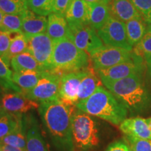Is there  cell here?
<instances>
[{"mask_svg":"<svg viewBox=\"0 0 151 151\" xmlns=\"http://www.w3.org/2000/svg\"><path fill=\"white\" fill-rule=\"evenodd\" d=\"M76 108L60 99L39 104L38 111L41 120L58 151H74L71 118Z\"/></svg>","mask_w":151,"mask_h":151,"instance_id":"cell-1","label":"cell"},{"mask_svg":"<svg viewBox=\"0 0 151 151\" xmlns=\"http://www.w3.org/2000/svg\"><path fill=\"white\" fill-rule=\"evenodd\" d=\"M102 83L132 116L146 113L151 107V95L143 83L141 74Z\"/></svg>","mask_w":151,"mask_h":151,"instance_id":"cell-2","label":"cell"},{"mask_svg":"<svg viewBox=\"0 0 151 151\" xmlns=\"http://www.w3.org/2000/svg\"><path fill=\"white\" fill-rule=\"evenodd\" d=\"M76 106L90 116L114 125H120L127 118L128 113L124 106L102 86L98 87L90 97L78 103Z\"/></svg>","mask_w":151,"mask_h":151,"instance_id":"cell-3","label":"cell"},{"mask_svg":"<svg viewBox=\"0 0 151 151\" xmlns=\"http://www.w3.org/2000/svg\"><path fill=\"white\" fill-rule=\"evenodd\" d=\"M90 55L78 47L68 37L54 41L49 71L62 76L89 67Z\"/></svg>","mask_w":151,"mask_h":151,"instance_id":"cell-4","label":"cell"},{"mask_svg":"<svg viewBox=\"0 0 151 151\" xmlns=\"http://www.w3.org/2000/svg\"><path fill=\"white\" fill-rule=\"evenodd\" d=\"M74 151H94L101 141L98 122L88 113L76 108L71 118Z\"/></svg>","mask_w":151,"mask_h":151,"instance_id":"cell-5","label":"cell"},{"mask_svg":"<svg viewBox=\"0 0 151 151\" xmlns=\"http://www.w3.org/2000/svg\"><path fill=\"white\" fill-rule=\"evenodd\" d=\"M94 71L113 67L124 62L131 61L141 57L134 51L109 46H103L90 53Z\"/></svg>","mask_w":151,"mask_h":151,"instance_id":"cell-6","label":"cell"},{"mask_svg":"<svg viewBox=\"0 0 151 151\" xmlns=\"http://www.w3.org/2000/svg\"><path fill=\"white\" fill-rule=\"evenodd\" d=\"M62 76L52 71H44L35 88L24 94L28 99L39 103L59 99V90Z\"/></svg>","mask_w":151,"mask_h":151,"instance_id":"cell-7","label":"cell"},{"mask_svg":"<svg viewBox=\"0 0 151 151\" xmlns=\"http://www.w3.org/2000/svg\"><path fill=\"white\" fill-rule=\"evenodd\" d=\"M67 37L80 50L89 55L104 46L97 31L88 24L68 22Z\"/></svg>","mask_w":151,"mask_h":151,"instance_id":"cell-8","label":"cell"},{"mask_svg":"<svg viewBox=\"0 0 151 151\" xmlns=\"http://www.w3.org/2000/svg\"><path fill=\"white\" fill-rule=\"evenodd\" d=\"M97 35L105 46L118 47L132 51L126 31L125 22L110 17L104 25L97 31Z\"/></svg>","mask_w":151,"mask_h":151,"instance_id":"cell-9","label":"cell"},{"mask_svg":"<svg viewBox=\"0 0 151 151\" xmlns=\"http://www.w3.org/2000/svg\"><path fill=\"white\" fill-rule=\"evenodd\" d=\"M26 37L28 41L27 51L32 55L43 70L49 71L54 41L46 33Z\"/></svg>","mask_w":151,"mask_h":151,"instance_id":"cell-10","label":"cell"},{"mask_svg":"<svg viewBox=\"0 0 151 151\" xmlns=\"http://www.w3.org/2000/svg\"><path fill=\"white\" fill-rule=\"evenodd\" d=\"M144 69L142 57L136 60L124 62L113 67L96 71L101 83L111 82L126 78L132 75L141 74Z\"/></svg>","mask_w":151,"mask_h":151,"instance_id":"cell-11","label":"cell"},{"mask_svg":"<svg viewBox=\"0 0 151 151\" xmlns=\"http://www.w3.org/2000/svg\"><path fill=\"white\" fill-rule=\"evenodd\" d=\"M86 69L74 72L66 73L62 76L59 90V99L69 106L78 103L79 87L86 73Z\"/></svg>","mask_w":151,"mask_h":151,"instance_id":"cell-12","label":"cell"},{"mask_svg":"<svg viewBox=\"0 0 151 151\" xmlns=\"http://www.w3.org/2000/svg\"><path fill=\"white\" fill-rule=\"evenodd\" d=\"M39 106V103L28 99L23 93L14 91H5L2 93L1 107L6 112L22 115L29 111L38 109Z\"/></svg>","mask_w":151,"mask_h":151,"instance_id":"cell-13","label":"cell"},{"mask_svg":"<svg viewBox=\"0 0 151 151\" xmlns=\"http://www.w3.org/2000/svg\"><path fill=\"white\" fill-rule=\"evenodd\" d=\"M27 124L26 132V150L50 151L43 139L38 122L35 117H25Z\"/></svg>","mask_w":151,"mask_h":151,"instance_id":"cell-14","label":"cell"},{"mask_svg":"<svg viewBox=\"0 0 151 151\" xmlns=\"http://www.w3.org/2000/svg\"><path fill=\"white\" fill-rule=\"evenodd\" d=\"M22 33L26 36H34L46 33L48 26V19L45 16L36 14L29 9L21 14Z\"/></svg>","mask_w":151,"mask_h":151,"instance_id":"cell-15","label":"cell"},{"mask_svg":"<svg viewBox=\"0 0 151 151\" xmlns=\"http://www.w3.org/2000/svg\"><path fill=\"white\" fill-rule=\"evenodd\" d=\"M111 17L123 22L132 19H143L129 0H111L108 4Z\"/></svg>","mask_w":151,"mask_h":151,"instance_id":"cell-16","label":"cell"},{"mask_svg":"<svg viewBox=\"0 0 151 151\" xmlns=\"http://www.w3.org/2000/svg\"><path fill=\"white\" fill-rule=\"evenodd\" d=\"M120 129L126 137L151 140V132L145 119L126 118L120 124Z\"/></svg>","mask_w":151,"mask_h":151,"instance_id":"cell-17","label":"cell"},{"mask_svg":"<svg viewBox=\"0 0 151 151\" xmlns=\"http://www.w3.org/2000/svg\"><path fill=\"white\" fill-rule=\"evenodd\" d=\"M65 18L67 22L89 25V3L84 0H71Z\"/></svg>","mask_w":151,"mask_h":151,"instance_id":"cell-18","label":"cell"},{"mask_svg":"<svg viewBox=\"0 0 151 151\" xmlns=\"http://www.w3.org/2000/svg\"><path fill=\"white\" fill-rule=\"evenodd\" d=\"M47 34L53 41L67 37L68 22L65 16L55 13L49 15Z\"/></svg>","mask_w":151,"mask_h":151,"instance_id":"cell-19","label":"cell"},{"mask_svg":"<svg viewBox=\"0 0 151 151\" xmlns=\"http://www.w3.org/2000/svg\"><path fill=\"white\" fill-rule=\"evenodd\" d=\"M94 70V69H92L89 67L86 68V73L81 81L79 87L78 103L90 97L95 92L98 87L101 86V81L99 80L98 78L99 76H97L98 75H96Z\"/></svg>","mask_w":151,"mask_h":151,"instance_id":"cell-20","label":"cell"},{"mask_svg":"<svg viewBox=\"0 0 151 151\" xmlns=\"http://www.w3.org/2000/svg\"><path fill=\"white\" fill-rule=\"evenodd\" d=\"M111 17L109 6L100 3H89V25L98 31Z\"/></svg>","mask_w":151,"mask_h":151,"instance_id":"cell-21","label":"cell"},{"mask_svg":"<svg viewBox=\"0 0 151 151\" xmlns=\"http://www.w3.org/2000/svg\"><path fill=\"white\" fill-rule=\"evenodd\" d=\"M10 65L14 72L24 71H41L43 69L29 51H25L14 57L11 60Z\"/></svg>","mask_w":151,"mask_h":151,"instance_id":"cell-22","label":"cell"},{"mask_svg":"<svg viewBox=\"0 0 151 151\" xmlns=\"http://www.w3.org/2000/svg\"><path fill=\"white\" fill-rule=\"evenodd\" d=\"M43 71L30 70L13 72V81L23 91L24 94V92L29 91L35 88L41 78Z\"/></svg>","mask_w":151,"mask_h":151,"instance_id":"cell-23","label":"cell"},{"mask_svg":"<svg viewBox=\"0 0 151 151\" xmlns=\"http://www.w3.org/2000/svg\"><path fill=\"white\" fill-rule=\"evenodd\" d=\"M26 132L27 124L25 116L22 115L21 120L16 129L4 137L0 141L3 145H9L26 150Z\"/></svg>","mask_w":151,"mask_h":151,"instance_id":"cell-24","label":"cell"},{"mask_svg":"<svg viewBox=\"0 0 151 151\" xmlns=\"http://www.w3.org/2000/svg\"><path fill=\"white\" fill-rule=\"evenodd\" d=\"M125 26L128 39L134 48L140 42L146 33V22L143 19H132L125 22Z\"/></svg>","mask_w":151,"mask_h":151,"instance_id":"cell-25","label":"cell"},{"mask_svg":"<svg viewBox=\"0 0 151 151\" xmlns=\"http://www.w3.org/2000/svg\"><path fill=\"white\" fill-rule=\"evenodd\" d=\"M13 72L9 65L0 57V87L4 91H14L23 93V91L13 81Z\"/></svg>","mask_w":151,"mask_h":151,"instance_id":"cell-26","label":"cell"},{"mask_svg":"<svg viewBox=\"0 0 151 151\" xmlns=\"http://www.w3.org/2000/svg\"><path fill=\"white\" fill-rule=\"evenodd\" d=\"M28 41L26 36L22 33H19L11 41L9 50L3 59L6 63L10 65L11 60L15 56L25 52L27 50Z\"/></svg>","mask_w":151,"mask_h":151,"instance_id":"cell-27","label":"cell"},{"mask_svg":"<svg viewBox=\"0 0 151 151\" xmlns=\"http://www.w3.org/2000/svg\"><path fill=\"white\" fill-rule=\"evenodd\" d=\"M22 117V115L6 112L0 118V141L16 129Z\"/></svg>","mask_w":151,"mask_h":151,"instance_id":"cell-28","label":"cell"},{"mask_svg":"<svg viewBox=\"0 0 151 151\" xmlns=\"http://www.w3.org/2000/svg\"><path fill=\"white\" fill-rule=\"evenodd\" d=\"M28 9L27 0H0V10L4 14L20 15Z\"/></svg>","mask_w":151,"mask_h":151,"instance_id":"cell-29","label":"cell"},{"mask_svg":"<svg viewBox=\"0 0 151 151\" xmlns=\"http://www.w3.org/2000/svg\"><path fill=\"white\" fill-rule=\"evenodd\" d=\"M22 16L20 15L4 14L0 24V31L22 33Z\"/></svg>","mask_w":151,"mask_h":151,"instance_id":"cell-30","label":"cell"},{"mask_svg":"<svg viewBox=\"0 0 151 151\" xmlns=\"http://www.w3.org/2000/svg\"><path fill=\"white\" fill-rule=\"evenodd\" d=\"M27 6L32 11L39 16H49L53 12L55 0H27Z\"/></svg>","mask_w":151,"mask_h":151,"instance_id":"cell-31","label":"cell"},{"mask_svg":"<svg viewBox=\"0 0 151 151\" xmlns=\"http://www.w3.org/2000/svg\"><path fill=\"white\" fill-rule=\"evenodd\" d=\"M134 51L145 60L151 58V24H148L146 33L140 42L134 47Z\"/></svg>","mask_w":151,"mask_h":151,"instance_id":"cell-32","label":"cell"},{"mask_svg":"<svg viewBox=\"0 0 151 151\" xmlns=\"http://www.w3.org/2000/svg\"><path fill=\"white\" fill-rule=\"evenodd\" d=\"M129 1L140 14L145 22L148 24H151V0H129Z\"/></svg>","mask_w":151,"mask_h":151,"instance_id":"cell-33","label":"cell"},{"mask_svg":"<svg viewBox=\"0 0 151 151\" xmlns=\"http://www.w3.org/2000/svg\"><path fill=\"white\" fill-rule=\"evenodd\" d=\"M126 140L132 151H151V140L132 137H126Z\"/></svg>","mask_w":151,"mask_h":151,"instance_id":"cell-34","label":"cell"},{"mask_svg":"<svg viewBox=\"0 0 151 151\" xmlns=\"http://www.w3.org/2000/svg\"><path fill=\"white\" fill-rule=\"evenodd\" d=\"M19 33L0 31V57L3 58L8 52L13 39Z\"/></svg>","mask_w":151,"mask_h":151,"instance_id":"cell-35","label":"cell"},{"mask_svg":"<svg viewBox=\"0 0 151 151\" xmlns=\"http://www.w3.org/2000/svg\"><path fill=\"white\" fill-rule=\"evenodd\" d=\"M105 151H132L127 142L116 141L109 145Z\"/></svg>","mask_w":151,"mask_h":151,"instance_id":"cell-36","label":"cell"},{"mask_svg":"<svg viewBox=\"0 0 151 151\" xmlns=\"http://www.w3.org/2000/svg\"><path fill=\"white\" fill-rule=\"evenodd\" d=\"M71 0H55L53 13L65 16V14L70 4Z\"/></svg>","mask_w":151,"mask_h":151,"instance_id":"cell-37","label":"cell"},{"mask_svg":"<svg viewBox=\"0 0 151 151\" xmlns=\"http://www.w3.org/2000/svg\"><path fill=\"white\" fill-rule=\"evenodd\" d=\"M1 151H27L22 148H17V147L9 146V145H3Z\"/></svg>","mask_w":151,"mask_h":151,"instance_id":"cell-38","label":"cell"},{"mask_svg":"<svg viewBox=\"0 0 151 151\" xmlns=\"http://www.w3.org/2000/svg\"><path fill=\"white\" fill-rule=\"evenodd\" d=\"M86 2L88 3H100V4H107L108 5L109 2L111 1V0H84Z\"/></svg>","mask_w":151,"mask_h":151,"instance_id":"cell-39","label":"cell"},{"mask_svg":"<svg viewBox=\"0 0 151 151\" xmlns=\"http://www.w3.org/2000/svg\"><path fill=\"white\" fill-rule=\"evenodd\" d=\"M6 113V111L1 106L0 107V118H1L2 116H4Z\"/></svg>","mask_w":151,"mask_h":151,"instance_id":"cell-40","label":"cell"},{"mask_svg":"<svg viewBox=\"0 0 151 151\" xmlns=\"http://www.w3.org/2000/svg\"><path fill=\"white\" fill-rule=\"evenodd\" d=\"M146 122H147V124H148V127L149 129L150 130V132H151V118H149L148 119H146Z\"/></svg>","mask_w":151,"mask_h":151,"instance_id":"cell-41","label":"cell"},{"mask_svg":"<svg viewBox=\"0 0 151 151\" xmlns=\"http://www.w3.org/2000/svg\"><path fill=\"white\" fill-rule=\"evenodd\" d=\"M146 62L147 65H148V67H151V58L146 59Z\"/></svg>","mask_w":151,"mask_h":151,"instance_id":"cell-42","label":"cell"},{"mask_svg":"<svg viewBox=\"0 0 151 151\" xmlns=\"http://www.w3.org/2000/svg\"><path fill=\"white\" fill-rule=\"evenodd\" d=\"M4 14L0 10V24L1 23V21H2V19L4 18Z\"/></svg>","mask_w":151,"mask_h":151,"instance_id":"cell-43","label":"cell"},{"mask_svg":"<svg viewBox=\"0 0 151 151\" xmlns=\"http://www.w3.org/2000/svg\"><path fill=\"white\" fill-rule=\"evenodd\" d=\"M1 98H2V94L0 92V107L1 106Z\"/></svg>","mask_w":151,"mask_h":151,"instance_id":"cell-44","label":"cell"},{"mask_svg":"<svg viewBox=\"0 0 151 151\" xmlns=\"http://www.w3.org/2000/svg\"><path fill=\"white\" fill-rule=\"evenodd\" d=\"M2 146H3V144L1 143V141H0V151H1V150H2Z\"/></svg>","mask_w":151,"mask_h":151,"instance_id":"cell-45","label":"cell"},{"mask_svg":"<svg viewBox=\"0 0 151 151\" xmlns=\"http://www.w3.org/2000/svg\"><path fill=\"white\" fill-rule=\"evenodd\" d=\"M148 72L150 73V78H151V67H148Z\"/></svg>","mask_w":151,"mask_h":151,"instance_id":"cell-46","label":"cell"}]
</instances>
